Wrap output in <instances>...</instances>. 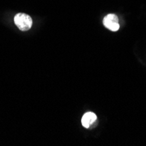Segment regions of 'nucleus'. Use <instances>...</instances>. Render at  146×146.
<instances>
[{
	"label": "nucleus",
	"instance_id": "f03ea898",
	"mask_svg": "<svg viewBox=\"0 0 146 146\" xmlns=\"http://www.w3.org/2000/svg\"><path fill=\"white\" fill-rule=\"evenodd\" d=\"M103 25L106 28H108L112 32H116L120 28L119 19L115 14H113V13L108 14L103 19Z\"/></svg>",
	"mask_w": 146,
	"mask_h": 146
},
{
	"label": "nucleus",
	"instance_id": "f257e3e1",
	"mask_svg": "<svg viewBox=\"0 0 146 146\" xmlns=\"http://www.w3.org/2000/svg\"><path fill=\"white\" fill-rule=\"evenodd\" d=\"M14 22L18 28L21 31H28L33 25L32 18L25 13H18L14 17Z\"/></svg>",
	"mask_w": 146,
	"mask_h": 146
},
{
	"label": "nucleus",
	"instance_id": "7ed1b4c3",
	"mask_svg": "<svg viewBox=\"0 0 146 146\" xmlns=\"http://www.w3.org/2000/svg\"><path fill=\"white\" fill-rule=\"evenodd\" d=\"M82 123L83 127L87 129L96 127V124L98 123V119H97L96 115L93 112H88L84 114V115L82 118Z\"/></svg>",
	"mask_w": 146,
	"mask_h": 146
}]
</instances>
